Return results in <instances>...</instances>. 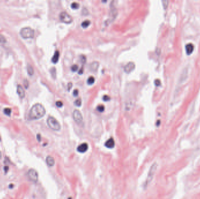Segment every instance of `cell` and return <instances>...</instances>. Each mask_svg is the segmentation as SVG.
<instances>
[{
	"instance_id": "7a4b0ae2",
	"label": "cell",
	"mask_w": 200,
	"mask_h": 199,
	"mask_svg": "<svg viewBox=\"0 0 200 199\" xmlns=\"http://www.w3.org/2000/svg\"><path fill=\"white\" fill-rule=\"evenodd\" d=\"M157 168V164L156 162H154L152 164V165L151 166V168H150L149 172H148L147 174V176L146 180L145 183H144L143 187L144 189H146L148 187V186L151 183V182L152 181V180L153 179L154 176H155V174L156 173V171Z\"/></svg>"
},
{
	"instance_id": "277c9868",
	"label": "cell",
	"mask_w": 200,
	"mask_h": 199,
	"mask_svg": "<svg viewBox=\"0 0 200 199\" xmlns=\"http://www.w3.org/2000/svg\"><path fill=\"white\" fill-rule=\"evenodd\" d=\"M20 34L24 39H31L35 35L34 30L29 27L22 28L20 31Z\"/></svg>"
},
{
	"instance_id": "44dd1931",
	"label": "cell",
	"mask_w": 200,
	"mask_h": 199,
	"mask_svg": "<svg viewBox=\"0 0 200 199\" xmlns=\"http://www.w3.org/2000/svg\"><path fill=\"white\" fill-rule=\"evenodd\" d=\"M97 109L99 112H103L105 110V107L103 105H99L97 106Z\"/></svg>"
},
{
	"instance_id": "8d00e7d4",
	"label": "cell",
	"mask_w": 200,
	"mask_h": 199,
	"mask_svg": "<svg viewBox=\"0 0 200 199\" xmlns=\"http://www.w3.org/2000/svg\"><path fill=\"white\" fill-rule=\"evenodd\" d=\"M2 158V153L1 152V151H0V160H1Z\"/></svg>"
},
{
	"instance_id": "4dcf8cb0",
	"label": "cell",
	"mask_w": 200,
	"mask_h": 199,
	"mask_svg": "<svg viewBox=\"0 0 200 199\" xmlns=\"http://www.w3.org/2000/svg\"><path fill=\"white\" fill-rule=\"evenodd\" d=\"M78 91L77 89H75L73 91V95L74 96H77L78 95Z\"/></svg>"
},
{
	"instance_id": "5b68a950",
	"label": "cell",
	"mask_w": 200,
	"mask_h": 199,
	"mask_svg": "<svg viewBox=\"0 0 200 199\" xmlns=\"http://www.w3.org/2000/svg\"><path fill=\"white\" fill-rule=\"evenodd\" d=\"M73 117L76 123L78 124H81L83 122V117L82 114L81 113L80 110L75 109L73 112Z\"/></svg>"
},
{
	"instance_id": "e575fe53",
	"label": "cell",
	"mask_w": 200,
	"mask_h": 199,
	"mask_svg": "<svg viewBox=\"0 0 200 199\" xmlns=\"http://www.w3.org/2000/svg\"><path fill=\"white\" fill-rule=\"evenodd\" d=\"M37 138H38V141H40V134H38L37 135Z\"/></svg>"
},
{
	"instance_id": "e0dca14e",
	"label": "cell",
	"mask_w": 200,
	"mask_h": 199,
	"mask_svg": "<svg viewBox=\"0 0 200 199\" xmlns=\"http://www.w3.org/2000/svg\"><path fill=\"white\" fill-rule=\"evenodd\" d=\"M27 71L29 75H32L34 74V70L30 65H28L27 67Z\"/></svg>"
},
{
	"instance_id": "83f0119b",
	"label": "cell",
	"mask_w": 200,
	"mask_h": 199,
	"mask_svg": "<svg viewBox=\"0 0 200 199\" xmlns=\"http://www.w3.org/2000/svg\"><path fill=\"white\" fill-rule=\"evenodd\" d=\"M56 106L57 107H59V108H61V107H62L63 105V102L60 101H57L56 103Z\"/></svg>"
},
{
	"instance_id": "30bf717a",
	"label": "cell",
	"mask_w": 200,
	"mask_h": 199,
	"mask_svg": "<svg viewBox=\"0 0 200 199\" xmlns=\"http://www.w3.org/2000/svg\"><path fill=\"white\" fill-rule=\"evenodd\" d=\"M88 149V145L87 143H84L82 144L78 145L77 150L80 153H85Z\"/></svg>"
},
{
	"instance_id": "74e56055",
	"label": "cell",
	"mask_w": 200,
	"mask_h": 199,
	"mask_svg": "<svg viewBox=\"0 0 200 199\" xmlns=\"http://www.w3.org/2000/svg\"><path fill=\"white\" fill-rule=\"evenodd\" d=\"M1 141V136H0V141Z\"/></svg>"
},
{
	"instance_id": "f546056e",
	"label": "cell",
	"mask_w": 200,
	"mask_h": 199,
	"mask_svg": "<svg viewBox=\"0 0 200 199\" xmlns=\"http://www.w3.org/2000/svg\"><path fill=\"white\" fill-rule=\"evenodd\" d=\"M24 86H25V88L26 89H27L29 87V82L28 81H27V80H25L24 82Z\"/></svg>"
},
{
	"instance_id": "5bb4252c",
	"label": "cell",
	"mask_w": 200,
	"mask_h": 199,
	"mask_svg": "<svg viewBox=\"0 0 200 199\" xmlns=\"http://www.w3.org/2000/svg\"><path fill=\"white\" fill-rule=\"evenodd\" d=\"M46 162L47 165L50 166V167H52L55 165V161L52 156H47L46 158Z\"/></svg>"
},
{
	"instance_id": "ac0fdd59",
	"label": "cell",
	"mask_w": 200,
	"mask_h": 199,
	"mask_svg": "<svg viewBox=\"0 0 200 199\" xmlns=\"http://www.w3.org/2000/svg\"><path fill=\"white\" fill-rule=\"evenodd\" d=\"M91 24V22L89 20H85L83 22L81 23V26L83 28H87L88 26H89V25Z\"/></svg>"
},
{
	"instance_id": "52a82bcc",
	"label": "cell",
	"mask_w": 200,
	"mask_h": 199,
	"mask_svg": "<svg viewBox=\"0 0 200 199\" xmlns=\"http://www.w3.org/2000/svg\"><path fill=\"white\" fill-rule=\"evenodd\" d=\"M28 176L30 181L36 183L38 181V173L34 169H30L28 172Z\"/></svg>"
},
{
	"instance_id": "8fae6325",
	"label": "cell",
	"mask_w": 200,
	"mask_h": 199,
	"mask_svg": "<svg viewBox=\"0 0 200 199\" xmlns=\"http://www.w3.org/2000/svg\"><path fill=\"white\" fill-rule=\"evenodd\" d=\"M194 50V46L193 43H188L186 45V51L187 55H190Z\"/></svg>"
},
{
	"instance_id": "f1b7e54d",
	"label": "cell",
	"mask_w": 200,
	"mask_h": 199,
	"mask_svg": "<svg viewBox=\"0 0 200 199\" xmlns=\"http://www.w3.org/2000/svg\"><path fill=\"white\" fill-rule=\"evenodd\" d=\"M103 100L104 101H106V102H107V101H108L110 100V97H109L108 95H104V96H103Z\"/></svg>"
},
{
	"instance_id": "1f68e13d",
	"label": "cell",
	"mask_w": 200,
	"mask_h": 199,
	"mask_svg": "<svg viewBox=\"0 0 200 199\" xmlns=\"http://www.w3.org/2000/svg\"><path fill=\"white\" fill-rule=\"evenodd\" d=\"M155 84H156V85H157V86L160 85V80L156 79V81H155Z\"/></svg>"
},
{
	"instance_id": "7402d4cb",
	"label": "cell",
	"mask_w": 200,
	"mask_h": 199,
	"mask_svg": "<svg viewBox=\"0 0 200 199\" xmlns=\"http://www.w3.org/2000/svg\"><path fill=\"white\" fill-rule=\"evenodd\" d=\"M81 99L80 98H78V99H77L76 101H74V104L75 105H76L77 106H78L80 107L81 106Z\"/></svg>"
},
{
	"instance_id": "4fadbf2b",
	"label": "cell",
	"mask_w": 200,
	"mask_h": 199,
	"mask_svg": "<svg viewBox=\"0 0 200 199\" xmlns=\"http://www.w3.org/2000/svg\"><path fill=\"white\" fill-rule=\"evenodd\" d=\"M17 93L21 98H24L25 95L24 89H23V87L21 85H18L17 86Z\"/></svg>"
},
{
	"instance_id": "836d02e7",
	"label": "cell",
	"mask_w": 200,
	"mask_h": 199,
	"mask_svg": "<svg viewBox=\"0 0 200 199\" xmlns=\"http://www.w3.org/2000/svg\"><path fill=\"white\" fill-rule=\"evenodd\" d=\"M82 72H83V67L81 68L80 71H78V74H82Z\"/></svg>"
},
{
	"instance_id": "d4e9b609",
	"label": "cell",
	"mask_w": 200,
	"mask_h": 199,
	"mask_svg": "<svg viewBox=\"0 0 200 199\" xmlns=\"http://www.w3.org/2000/svg\"><path fill=\"white\" fill-rule=\"evenodd\" d=\"M7 42V40L5 39V37L3 35L0 34V43H4Z\"/></svg>"
},
{
	"instance_id": "cb8c5ba5",
	"label": "cell",
	"mask_w": 200,
	"mask_h": 199,
	"mask_svg": "<svg viewBox=\"0 0 200 199\" xmlns=\"http://www.w3.org/2000/svg\"><path fill=\"white\" fill-rule=\"evenodd\" d=\"M80 61H81V63H82V64H85L86 63V60H87V58H86V57L85 55H81L80 57Z\"/></svg>"
},
{
	"instance_id": "d590c367",
	"label": "cell",
	"mask_w": 200,
	"mask_h": 199,
	"mask_svg": "<svg viewBox=\"0 0 200 199\" xmlns=\"http://www.w3.org/2000/svg\"><path fill=\"white\" fill-rule=\"evenodd\" d=\"M4 169H5V171H6V172H7L8 171V166H6V167L4 168Z\"/></svg>"
},
{
	"instance_id": "484cf974",
	"label": "cell",
	"mask_w": 200,
	"mask_h": 199,
	"mask_svg": "<svg viewBox=\"0 0 200 199\" xmlns=\"http://www.w3.org/2000/svg\"><path fill=\"white\" fill-rule=\"evenodd\" d=\"M169 3V2L168 1H166V0H163V1H162L163 5V7H164V9H166L167 7H168Z\"/></svg>"
},
{
	"instance_id": "7c38bea8",
	"label": "cell",
	"mask_w": 200,
	"mask_h": 199,
	"mask_svg": "<svg viewBox=\"0 0 200 199\" xmlns=\"http://www.w3.org/2000/svg\"><path fill=\"white\" fill-rule=\"evenodd\" d=\"M105 146L108 148H113L115 147V141L112 138L108 140L105 143Z\"/></svg>"
},
{
	"instance_id": "9c48e42d",
	"label": "cell",
	"mask_w": 200,
	"mask_h": 199,
	"mask_svg": "<svg viewBox=\"0 0 200 199\" xmlns=\"http://www.w3.org/2000/svg\"><path fill=\"white\" fill-rule=\"evenodd\" d=\"M188 70L187 68H186L185 69H184V70H182V73L181 74L179 78V83H182L183 82L186 81V79H187L188 75Z\"/></svg>"
},
{
	"instance_id": "9a60e30c",
	"label": "cell",
	"mask_w": 200,
	"mask_h": 199,
	"mask_svg": "<svg viewBox=\"0 0 200 199\" xmlns=\"http://www.w3.org/2000/svg\"><path fill=\"white\" fill-rule=\"evenodd\" d=\"M99 67V63L98 62H94L90 64V69L92 71H96Z\"/></svg>"
},
{
	"instance_id": "2e32d148",
	"label": "cell",
	"mask_w": 200,
	"mask_h": 199,
	"mask_svg": "<svg viewBox=\"0 0 200 199\" xmlns=\"http://www.w3.org/2000/svg\"><path fill=\"white\" fill-rule=\"evenodd\" d=\"M59 57H60V53H59V51H56L55 54H54L53 56L52 57V62L53 63H57L59 61Z\"/></svg>"
},
{
	"instance_id": "ffe728a7",
	"label": "cell",
	"mask_w": 200,
	"mask_h": 199,
	"mask_svg": "<svg viewBox=\"0 0 200 199\" xmlns=\"http://www.w3.org/2000/svg\"><path fill=\"white\" fill-rule=\"evenodd\" d=\"M79 7H80V4L78 3H76V2H74V3H73L72 4H71V7L74 9H78V8H79Z\"/></svg>"
},
{
	"instance_id": "603a6c76",
	"label": "cell",
	"mask_w": 200,
	"mask_h": 199,
	"mask_svg": "<svg viewBox=\"0 0 200 199\" xmlns=\"http://www.w3.org/2000/svg\"><path fill=\"white\" fill-rule=\"evenodd\" d=\"M4 113L7 116H10L11 113V109L10 108H5L4 109Z\"/></svg>"
},
{
	"instance_id": "6da1fadb",
	"label": "cell",
	"mask_w": 200,
	"mask_h": 199,
	"mask_svg": "<svg viewBox=\"0 0 200 199\" xmlns=\"http://www.w3.org/2000/svg\"><path fill=\"white\" fill-rule=\"evenodd\" d=\"M46 110L40 103H36L32 107L29 113V117L31 120H38L45 116Z\"/></svg>"
},
{
	"instance_id": "d6986e66",
	"label": "cell",
	"mask_w": 200,
	"mask_h": 199,
	"mask_svg": "<svg viewBox=\"0 0 200 199\" xmlns=\"http://www.w3.org/2000/svg\"><path fill=\"white\" fill-rule=\"evenodd\" d=\"M94 83H95V78H94V76H91L88 78L87 84L88 85H92V84H93Z\"/></svg>"
},
{
	"instance_id": "8992f818",
	"label": "cell",
	"mask_w": 200,
	"mask_h": 199,
	"mask_svg": "<svg viewBox=\"0 0 200 199\" xmlns=\"http://www.w3.org/2000/svg\"><path fill=\"white\" fill-rule=\"evenodd\" d=\"M60 19L66 24H70L73 21V18L66 12H61L59 15Z\"/></svg>"
},
{
	"instance_id": "4316f807",
	"label": "cell",
	"mask_w": 200,
	"mask_h": 199,
	"mask_svg": "<svg viewBox=\"0 0 200 199\" xmlns=\"http://www.w3.org/2000/svg\"><path fill=\"white\" fill-rule=\"evenodd\" d=\"M78 67L77 65L74 64V65H73L72 67V68H71V69H72V70L73 71L75 72V71H77L78 70Z\"/></svg>"
},
{
	"instance_id": "d6a6232c",
	"label": "cell",
	"mask_w": 200,
	"mask_h": 199,
	"mask_svg": "<svg viewBox=\"0 0 200 199\" xmlns=\"http://www.w3.org/2000/svg\"><path fill=\"white\" fill-rule=\"evenodd\" d=\"M72 87H73V84H72V83H69V84H68V90H69V91H70V89L72 88Z\"/></svg>"
},
{
	"instance_id": "ba28073f",
	"label": "cell",
	"mask_w": 200,
	"mask_h": 199,
	"mask_svg": "<svg viewBox=\"0 0 200 199\" xmlns=\"http://www.w3.org/2000/svg\"><path fill=\"white\" fill-rule=\"evenodd\" d=\"M135 68V64L133 62H129L124 67V71L127 74L130 73L132 71L134 70Z\"/></svg>"
},
{
	"instance_id": "3957f363",
	"label": "cell",
	"mask_w": 200,
	"mask_h": 199,
	"mask_svg": "<svg viewBox=\"0 0 200 199\" xmlns=\"http://www.w3.org/2000/svg\"><path fill=\"white\" fill-rule=\"evenodd\" d=\"M47 124L50 129L54 131H59L61 129L60 123L52 116H49L47 118Z\"/></svg>"
}]
</instances>
